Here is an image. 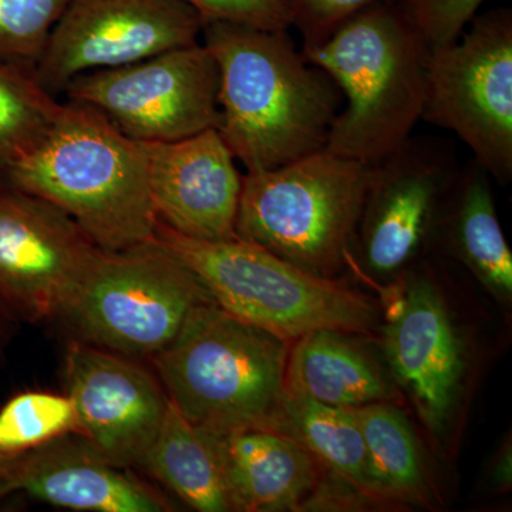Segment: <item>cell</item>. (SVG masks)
<instances>
[{"label": "cell", "instance_id": "5b68a950", "mask_svg": "<svg viewBox=\"0 0 512 512\" xmlns=\"http://www.w3.org/2000/svg\"><path fill=\"white\" fill-rule=\"evenodd\" d=\"M373 167L329 151L242 175L235 234L335 278L350 259Z\"/></svg>", "mask_w": 512, "mask_h": 512}, {"label": "cell", "instance_id": "9a60e30c", "mask_svg": "<svg viewBox=\"0 0 512 512\" xmlns=\"http://www.w3.org/2000/svg\"><path fill=\"white\" fill-rule=\"evenodd\" d=\"M407 288L400 311L384 329V352L421 419L439 434L460 389L463 348L436 286L414 278Z\"/></svg>", "mask_w": 512, "mask_h": 512}, {"label": "cell", "instance_id": "83f0119b", "mask_svg": "<svg viewBox=\"0 0 512 512\" xmlns=\"http://www.w3.org/2000/svg\"><path fill=\"white\" fill-rule=\"evenodd\" d=\"M207 22H231L252 28H292L291 0H185Z\"/></svg>", "mask_w": 512, "mask_h": 512}, {"label": "cell", "instance_id": "44dd1931", "mask_svg": "<svg viewBox=\"0 0 512 512\" xmlns=\"http://www.w3.org/2000/svg\"><path fill=\"white\" fill-rule=\"evenodd\" d=\"M352 410L365 440L367 470L376 495L412 503L426 500L420 448L402 410L386 402Z\"/></svg>", "mask_w": 512, "mask_h": 512}, {"label": "cell", "instance_id": "30bf717a", "mask_svg": "<svg viewBox=\"0 0 512 512\" xmlns=\"http://www.w3.org/2000/svg\"><path fill=\"white\" fill-rule=\"evenodd\" d=\"M204 25L185 0H70L33 74L56 96L79 74L195 45Z\"/></svg>", "mask_w": 512, "mask_h": 512}, {"label": "cell", "instance_id": "7402d4cb", "mask_svg": "<svg viewBox=\"0 0 512 512\" xmlns=\"http://www.w3.org/2000/svg\"><path fill=\"white\" fill-rule=\"evenodd\" d=\"M285 431L340 480L376 495L367 470L365 440L352 409L286 396Z\"/></svg>", "mask_w": 512, "mask_h": 512}, {"label": "cell", "instance_id": "f546056e", "mask_svg": "<svg viewBox=\"0 0 512 512\" xmlns=\"http://www.w3.org/2000/svg\"><path fill=\"white\" fill-rule=\"evenodd\" d=\"M16 456H6V454H0V483L3 478L9 473L10 467H12L13 460Z\"/></svg>", "mask_w": 512, "mask_h": 512}, {"label": "cell", "instance_id": "f1b7e54d", "mask_svg": "<svg viewBox=\"0 0 512 512\" xmlns=\"http://www.w3.org/2000/svg\"><path fill=\"white\" fill-rule=\"evenodd\" d=\"M495 478H497L498 483H501V484L510 483V480H511L510 451H508V454H505L503 460H501L500 468H497V470H495Z\"/></svg>", "mask_w": 512, "mask_h": 512}, {"label": "cell", "instance_id": "484cf974", "mask_svg": "<svg viewBox=\"0 0 512 512\" xmlns=\"http://www.w3.org/2000/svg\"><path fill=\"white\" fill-rule=\"evenodd\" d=\"M485 0H400L430 49L451 45L476 18Z\"/></svg>", "mask_w": 512, "mask_h": 512}, {"label": "cell", "instance_id": "7a4b0ae2", "mask_svg": "<svg viewBox=\"0 0 512 512\" xmlns=\"http://www.w3.org/2000/svg\"><path fill=\"white\" fill-rule=\"evenodd\" d=\"M2 175L66 212L96 247L121 251L154 239L146 146L92 106L62 104L43 140Z\"/></svg>", "mask_w": 512, "mask_h": 512}, {"label": "cell", "instance_id": "5bb4252c", "mask_svg": "<svg viewBox=\"0 0 512 512\" xmlns=\"http://www.w3.org/2000/svg\"><path fill=\"white\" fill-rule=\"evenodd\" d=\"M144 146L158 221L201 241L237 238L242 175L217 128Z\"/></svg>", "mask_w": 512, "mask_h": 512}, {"label": "cell", "instance_id": "277c9868", "mask_svg": "<svg viewBox=\"0 0 512 512\" xmlns=\"http://www.w3.org/2000/svg\"><path fill=\"white\" fill-rule=\"evenodd\" d=\"M288 355V340L204 302L151 362L168 399L194 426L285 431Z\"/></svg>", "mask_w": 512, "mask_h": 512}, {"label": "cell", "instance_id": "7c38bea8", "mask_svg": "<svg viewBox=\"0 0 512 512\" xmlns=\"http://www.w3.org/2000/svg\"><path fill=\"white\" fill-rule=\"evenodd\" d=\"M63 375L76 433L114 466L138 467L170 402L158 377L136 359L73 339Z\"/></svg>", "mask_w": 512, "mask_h": 512}, {"label": "cell", "instance_id": "ffe728a7", "mask_svg": "<svg viewBox=\"0 0 512 512\" xmlns=\"http://www.w3.org/2000/svg\"><path fill=\"white\" fill-rule=\"evenodd\" d=\"M451 239L461 258L495 292H512V254L495 211L490 174L476 161L458 170L453 184Z\"/></svg>", "mask_w": 512, "mask_h": 512}, {"label": "cell", "instance_id": "8fae6325", "mask_svg": "<svg viewBox=\"0 0 512 512\" xmlns=\"http://www.w3.org/2000/svg\"><path fill=\"white\" fill-rule=\"evenodd\" d=\"M97 249L56 205L0 187V305L13 315L56 320Z\"/></svg>", "mask_w": 512, "mask_h": 512}, {"label": "cell", "instance_id": "6da1fadb", "mask_svg": "<svg viewBox=\"0 0 512 512\" xmlns=\"http://www.w3.org/2000/svg\"><path fill=\"white\" fill-rule=\"evenodd\" d=\"M204 46L220 70V131L248 173L325 150L343 96L286 30L207 22Z\"/></svg>", "mask_w": 512, "mask_h": 512}, {"label": "cell", "instance_id": "3957f363", "mask_svg": "<svg viewBox=\"0 0 512 512\" xmlns=\"http://www.w3.org/2000/svg\"><path fill=\"white\" fill-rule=\"evenodd\" d=\"M302 52L345 99L326 151L373 165L412 137L423 116L430 47L402 3L362 10L325 43Z\"/></svg>", "mask_w": 512, "mask_h": 512}, {"label": "cell", "instance_id": "d4e9b609", "mask_svg": "<svg viewBox=\"0 0 512 512\" xmlns=\"http://www.w3.org/2000/svg\"><path fill=\"white\" fill-rule=\"evenodd\" d=\"M70 0H0V56L35 69Z\"/></svg>", "mask_w": 512, "mask_h": 512}, {"label": "cell", "instance_id": "ba28073f", "mask_svg": "<svg viewBox=\"0 0 512 512\" xmlns=\"http://www.w3.org/2000/svg\"><path fill=\"white\" fill-rule=\"evenodd\" d=\"M451 45L430 49L421 120L454 134L501 183L512 177V12L477 15Z\"/></svg>", "mask_w": 512, "mask_h": 512}, {"label": "cell", "instance_id": "4316f807", "mask_svg": "<svg viewBox=\"0 0 512 512\" xmlns=\"http://www.w3.org/2000/svg\"><path fill=\"white\" fill-rule=\"evenodd\" d=\"M396 2L400 0H291L292 28L302 36V50H311L362 10Z\"/></svg>", "mask_w": 512, "mask_h": 512}, {"label": "cell", "instance_id": "8992f818", "mask_svg": "<svg viewBox=\"0 0 512 512\" xmlns=\"http://www.w3.org/2000/svg\"><path fill=\"white\" fill-rule=\"evenodd\" d=\"M154 241L197 276L215 305L288 342L318 329L363 333L375 323L367 296L251 242L201 241L160 221Z\"/></svg>", "mask_w": 512, "mask_h": 512}, {"label": "cell", "instance_id": "e0dca14e", "mask_svg": "<svg viewBox=\"0 0 512 512\" xmlns=\"http://www.w3.org/2000/svg\"><path fill=\"white\" fill-rule=\"evenodd\" d=\"M207 433L220 458L232 511L296 510L319 483V461L286 431L245 427Z\"/></svg>", "mask_w": 512, "mask_h": 512}, {"label": "cell", "instance_id": "ac0fdd59", "mask_svg": "<svg viewBox=\"0 0 512 512\" xmlns=\"http://www.w3.org/2000/svg\"><path fill=\"white\" fill-rule=\"evenodd\" d=\"M348 335L318 329L296 339L286 362V396L345 409L386 402L392 396L389 382Z\"/></svg>", "mask_w": 512, "mask_h": 512}, {"label": "cell", "instance_id": "603a6c76", "mask_svg": "<svg viewBox=\"0 0 512 512\" xmlns=\"http://www.w3.org/2000/svg\"><path fill=\"white\" fill-rule=\"evenodd\" d=\"M60 107L32 69L0 56V174L43 140Z\"/></svg>", "mask_w": 512, "mask_h": 512}, {"label": "cell", "instance_id": "4fadbf2b", "mask_svg": "<svg viewBox=\"0 0 512 512\" xmlns=\"http://www.w3.org/2000/svg\"><path fill=\"white\" fill-rule=\"evenodd\" d=\"M458 165L450 144L413 136L372 165L359 221L363 258L370 271L390 275L412 261L456 180Z\"/></svg>", "mask_w": 512, "mask_h": 512}, {"label": "cell", "instance_id": "52a82bcc", "mask_svg": "<svg viewBox=\"0 0 512 512\" xmlns=\"http://www.w3.org/2000/svg\"><path fill=\"white\" fill-rule=\"evenodd\" d=\"M204 302L212 301L197 276L153 239L121 251L97 249L56 320L73 340L153 359Z\"/></svg>", "mask_w": 512, "mask_h": 512}, {"label": "cell", "instance_id": "d6986e66", "mask_svg": "<svg viewBox=\"0 0 512 512\" xmlns=\"http://www.w3.org/2000/svg\"><path fill=\"white\" fill-rule=\"evenodd\" d=\"M138 467L167 485L194 510L232 511L210 434L185 419L171 400L156 439Z\"/></svg>", "mask_w": 512, "mask_h": 512}, {"label": "cell", "instance_id": "2e32d148", "mask_svg": "<svg viewBox=\"0 0 512 512\" xmlns=\"http://www.w3.org/2000/svg\"><path fill=\"white\" fill-rule=\"evenodd\" d=\"M13 491L69 510H173L153 488L101 457L79 433L64 434L16 456L0 483V498Z\"/></svg>", "mask_w": 512, "mask_h": 512}, {"label": "cell", "instance_id": "9c48e42d", "mask_svg": "<svg viewBox=\"0 0 512 512\" xmlns=\"http://www.w3.org/2000/svg\"><path fill=\"white\" fill-rule=\"evenodd\" d=\"M64 92L140 143H170L220 126V70L200 43L79 74Z\"/></svg>", "mask_w": 512, "mask_h": 512}, {"label": "cell", "instance_id": "cb8c5ba5", "mask_svg": "<svg viewBox=\"0 0 512 512\" xmlns=\"http://www.w3.org/2000/svg\"><path fill=\"white\" fill-rule=\"evenodd\" d=\"M76 431V412L67 394H18L0 410V454L19 456Z\"/></svg>", "mask_w": 512, "mask_h": 512}]
</instances>
